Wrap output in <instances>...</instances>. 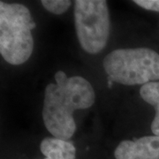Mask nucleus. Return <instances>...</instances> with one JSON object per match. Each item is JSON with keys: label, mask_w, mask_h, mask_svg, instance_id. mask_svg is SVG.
<instances>
[{"label": "nucleus", "mask_w": 159, "mask_h": 159, "mask_svg": "<svg viewBox=\"0 0 159 159\" xmlns=\"http://www.w3.org/2000/svg\"><path fill=\"white\" fill-rule=\"evenodd\" d=\"M56 84L46 86L43 119L54 138L68 141L76 130L74 112L90 108L96 94L90 82L81 76L67 77L63 71L55 74Z\"/></svg>", "instance_id": "f257e3e1"}, {"label": "nucleus", "mask_w": 159, "mask_h": 159, "mask_svg": "<svg viewBox=\"0 0 159 159\" xmlns=\"http://www.w3.org/2000/svg\"><path fill=\"white\" fill-rule=\"evenodd\" d=\"M36 27L29 9L20 4L0 2V53L6 62L19 66L32 55Z\"/></svg>", "instance_id": "f03ea898"}, {"label": "nucleus", "mask_w": 159, "mask_h": 159, "mask_svg": "<svg viewBox=\"0 0 159 159\" xmlns=\"http://www.w3.org/2000/svg\"><path fill=\"white\" fill-rule=\"evenodd\" d=\"M102 65L109 79L123 85L159 80V54L148 48L115 50L104 57Z\"/></svg>", "instance_id": "7ed1b4c3"}, {"label": "nucleus", "mask_w": 159, "mask_h": 159, "mask_svg": "<svg viewBox=\"0 0 159 159\" xmlns=\"http://www.w3.org/2000/svg\"><path fill=\"white\" fill-rule=\"evenodd\" d=\"M74 26L80 45L88 53L97 54L108 42L110 15L105 0H76Z\"/></svg>", "instance_id": "20e7f679"}, {"label": "nucleus", "mask_w": 159, "mask_h": 159, "mask_svg": "<svg viewBox=\"0 0 159 159\" xmlns=\"http://www.w3.org/2000/svg\"><path fill=\"white\" fill-rule=\"evenodd\" d=\"M116 159H159V136L125 140L115 149Z\"/></svg>", "instance_id": "39448f33"}, {"label": "nucleus", "mask_w": 159, "mask_h": 159, "mask_svg": "<svg viewBox=\"0 0 159 159\" xmlns=\"http://www.w3.org/2000/svg\"><path fill=\"white\" fill-rule=\"evenodd\" d=\"M44 159H75L76 148L70 141L57 138H45L40 144Z\"/></svg>", "instance_id": "423d86ee"}, {"label": "nucleus", "mask_w": 159, "mask_h": 159, "mask_svg": "<svg viewBox=\"0 0 159 159\" xmlns=\"http://www.w3.org/2000/svg\"><path fill=\"white\" fill-rule=\"evenodd\" d=\"M140 95L145 102L152 105L156 115L151 123V131L154 135L159 136V81H152L142 86Z\"/></svg>", "instance_id": "0eeeda50"}, {"label": "nucleus", "mask_w": 159, "mask_h": 159, "mask_svg": "<svg viewBox=\"0 0 159 159\" xmlns=\"http://www.w3.org/2000/svg\"><path fill=\"white\" fill-rule=\"evenodd\" d=\"M41 4L47 11L54 14H62L67 11L72 5V1L69 0H42Z\"/></svg>", "instance_id": "6e6552de"}, {"label": "nucleus", "mask_w": 159, "mask_h": 159, "mask_svg": "<svg viewBox=\"0 0 159 159\" xmlns=\"http://www.w3.org/2000/svg\"><path fill=\"white\" fill-rule=\"evenodd\" d=\"M134 2L143 9L159 12V0H134Z\"/></svg>", "instance_id": "1a4fd4ad"}]
</instances>
